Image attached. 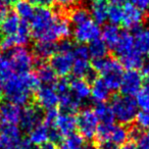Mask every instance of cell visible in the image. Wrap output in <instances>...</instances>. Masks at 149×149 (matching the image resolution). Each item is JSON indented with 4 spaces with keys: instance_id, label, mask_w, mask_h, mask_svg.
<instances>
[{
    "instance_id": "4",
    "label": "cell",
    "mask_w": 149,
    "mask_h": 149,
    "mask_svg": "<svg viewBox=\"0 0 149 149\" xmlns=\"http://www.w3.org/2000/svg\"><path fill=\"white\" fill-rule=\"evenodd\" d=\"M74 46L70 41H62L57 45L55 54L50 59V66L56 76L66 77L72 72L74 64Z\"/></svg>"
},
{
    "instance_id": "37",
    "label": "cell",
    "mask_w": 149,
    "mask_h": 149,
    "mask_svg": "<svg viewBox=\"0 0 149 149\" xmlns=\"http://www.w3.org/2000/svg\"><path fill=\"white\" fill-rule=\"evenodd\" d=\"M138 131H148L149 130V112L145 110H139L134 120Z\"/></svg>"
},
{
    "instance_id": "25",
    "label": "cell",
    "mask_w": 149,
    "mask_h": 149,
    "mask_svg": "<svg viewBox=\"0 0 149 149\" xmlns=\"http://www.w3.org/2000/svg\"><path fill=\"white\" fill-rule=\"evenodd\" d=\"M57 50V45L52 42L38 41L34 46V57L39 60L51 59Z\"/></svg>"
},
{
    "instance_id": "16",
    "label": "cell",
    "mask_w": 149,
    "mask_h": 149,
    "mask_svg": "<svg viewBox=\"0 0 149 149\" xmlns=\"http://www.w3.org/2000/svg\"><path fill=\"white\" fill-rule=\"evenodd\" d=\"M23 139L22 129L17 125H2L0 127L2 149H15Z\"/></svg>"
},
{
    "instance_id": "48",
    "label": "cell",
    "mask_w": 149,
    "mask_h": 149,
    "mask_svg": "<svg viewBox=\"0 0 149 149\" xmlns=\"http://www.w3.org/2000/svg\"><path fill=\"white\" fill-rule=\"evenodd\" d=\"M19 0H0V4H2L3 6H10V5H15Z\"/></svg>"
},
{
    "instance_id": "49",
    "label": "cell",
    "mask_w": 149,
    "mask_h": 149,
    "mask_svg": "<svg viewBox=\"0 0 149 149\" xmlns=\"http://www.w3.org/2000/svg\"><path fill=\"white\" fill-rule=\"evenodd\" d=\"M126 0H109V2H111L112 5H120L125 2Z\"/></svg>"
},
{
    "instance_id": "13",
    "label": "cell",
    "mask_w": 149,
    "mask_h": 149,
    "mask_svg": "<svg viewBox=\"0 0 149 149\" xmlns=\"http://www.w3.org/2000/svg\"><path fill=\"white\" fill-rule=\"evenodd\" d=\"M143 87V74L138 70H131L124 72L120 81V90L122 95L133 96L137 95Z\"/></svg>"
},
{
    "instance_id": "10",
    "label": "cell",
    "mask_w": 149,
    "mask_h": 149,
    "mask_svg": "<svg viewBox=\"0 0 149 149\" xmlns=\"http://www.w3.org/2000/svg\"><path fill=\"white\" fill-rule=\"evenodd\" d=\"M72 33L77 42L81 44H89L94 40L99 39L101 36V29L97 23L89 19L84 23L74 26Z\"/></svg>"
},
{
    "instance_id": "54",
    "label": "cell",
    "mask_w": 149,
    "mask_h": 149,
    "mask_svg": "<svg viewBox=\"0 0 149 149\" xmlns=\"http://www.w3.org/2000/svg\"><path fill=\"white\" fill-rule=\"evenodd\" d=\"M92 1H105V0H92Z\"/></svg>"
},
{
    "instance_id": "38",
    "label": "cell",
    "mask_w": 149,
    "mask_h": 149,
    "mask_svg": "<svg viewBox=\"0 0 149 149\" xmlns=\"http://www.w3.org/2000/svg\"><path fill=\"white\" fill-rule=\"evenodd\" d=\"M107 21L111 25H118L122 22V6L120 5H110L108 6Z\"/></svg>"
},
{
    "instance_id": "22",
    "label": "cell",
    "mask_w": 149,
    "mask_h": 149,
    "mask_svg": "<svg viewBox=\"0 0 149 149\" xmlns=\"http://www.w3.org/2000/svg\"><path fill=\"white\" fill-rule=\"evenodd\" d=\"M135 50H136V46H135L134 35H132V33L128 31L122 32L120 40H118L116 47L113 48V51L118 56V59L132 53Z\"/></svg>"
},
{
    "instance_id": "17",
    "label": "cell",
    "mask_w": 149,
    "mask_h": 149,
    "mask_svg": "<svg viewBox=\"0 0 149 149\" xmlns=\"http://www.w3.org/2000/svg\"><path fill=\"white\" fill-rule=\"evenodd\" d=\"M32 35H31V30L30 27L28 26L27 22L24 23L22 28L17 34H15L11 37L3 38L2 40V45L6 49H13V48H19L24 47L30 42Z\"/></svg>"
},
{
    "instance_id": "21",
    "label": "cell",
    "mask_w": 149,
    "mask_h": 149,
    "mask_svg": "<svg viewBox=\"0 0 149 149\" xmlns=\"http://www.w3.org/2000/svg\"><path fill=\"white\" fill-rule=\"evenodd\" d=\"M42 122V113L39 108L35 106H28L22 112V118L19 120V128L29 132L30 130Z\"/></svg>"
},
{
    "instance_id": "45",
    "label": "cell",
    "mask_w": 149,
    "mask_h": 149,
    "mask_svg": "<svg viewBox=\"0 0 149 149\" xmlns=\"http://www.w3.org/2000/svg\"><path fill=\"white\" fill-rule=\"evenodd\" d=\"M142 68H143V77L146 78L149 82V58L143 63Z\"/></svg>"
},
{
    "instance_id": "44",
    "label": "cell",
    "mask_w": 149,
    "mask_h": 149,
    "mask_svg": "<svg viewBox=\"0 0 149 149\" xmlns=\"http://www.w3.org/2000/svg\"><path fill=\"white\" fill-rule=\"evenodd\" d=\"M98 149H118V146L110 142H101Z\"/></svg>"
},
{
    "instance_id": "46",
    "label": "cell",
    "mask_w": 149,
    "mask_h": 149,
    "mask_svg": "<svg viewBox=\"0 0 149 149\" xmlns=\"http://www.w3.org/2000/svg\"><path fill=\"white\" fill-rule=\"evenodd\" d=\"M40 149H58V148H57V146L54 144V143H52V142H50V141H49V142L41 145V146H40Z\"/></svg>"
},
{
    "instance_id": "11",
    "label": "cell",
    "mask_w": 149,
    "mask_h": 149,
    "mask_svg": "<svg viewBox=\"0 0 149 149\" xmlns=\"http://www.w3.org/2000/svg\"><path fill=\"white\" fill-rule=\"evenodd\" d=\"M49 128L55 131L58 135L63 138L68 135L74 133V130L77 129V118L74 116V113L57 110L53 122L51 123Z\"/></svg>"
},
{
    "instance_id": "28",
    "label": "cell",
    "mask_w": 149,
    "mask_h": 149,
    "mask_svg": "<svg viewBox=\"0 0 149 149\" xmlns=\"http://www.w3.org/2000/svg\"><path fill=\"white\" fill-rule=\"evenodd\" d=\"M135 46L141 55L149 56V27L138 30L134 36Z\"/></svg>"
},
{
    "instance_id": "40",
    "label": "cell",
    "mask_w": 149,
    "mask_h": 149,
    "mask_svg": "<svg viewBox=\"0 0 149 149\" xmlns=\"http://www.w3.org/2000/svg\"><path fill=\"white\" fill-rule=\"evenodd\" d=\"M28 2H30L34 6L38 7H49L52 5L56 0H27Z\"/></svg>"
},
{
    "instance_id": "55",
    "label": "cell",
    "mask_w": 149,
    "mask_h": 149,
    "mask_svg": "<svg viewBox=\"0 0 149 149\" xmlns=\"http://www.w3.org/2000/svg\"><path fill=\"white\" fill-rule=\"evenodd\" d=\"M0 52H1V47H0Z\"/></svg>"
},
{
    "instance_id": "33",
    "label": "cell",
    "mask_w": 149,
    "mask_h": 149,
    "mask_svg": "<svg viewBox=\"0 0 149 149\" xmlns=\"http://www.w3.org/2000/svg\"><path fill=\"white\" fill-rule=\"evenodd\" d=\"M120 62L122 63L123 68H126L128 70H137L138 68H142L143 65V56L139 53L138 50H135L132 53L128 54V55L124 56L123 58H120Z\"/></svg>"
},
{
    "instance_id": "9",
    "label": "cell",
    "mask_w": 149,
    "mask_h": 149,
    "mask_svg": "<svg viewBox=\"0 0 149 149\" xmlns=\"http://www.w3.org/2000/svg\"><path fill=\"white\" fill-rule=\"evenodd\" d=\"M77 128L80 132V135L84 139H93L96 137L99 120L95 114L94 109L91 108H84L80 111L77 116Z\"/></svg>"
},
{
    "instance_id": "18",
    "label": "cell",
    "mask_w": 149,
    "mask_h": 149,
    "mask_svg": "<svg viewBox=\"0 0 149 149\" xmlns=\"http://www.w3.org/2000/svg\"><path fill=\"white\" fill-rule=\"evenodd\" d=\"M68 87H70V94L81 104H83L90 98L91 87L85 79L74 77V79L68 81Z\"/></svg>"
},
{
    "instance_id": "31",
    "label": "cell",
    "mask_w": 149,
    "mask_h": 149,
    "mask_svg": "<svg viewBox=\"0 0 149 149\" xmlns=\"http://www.w3.org/2000/svg\"><path fill=\"white\" fill-rule=\"evenodd\" d=\"M40 85H53L56 81V74L50 64H41L36 74Z\"/></svg>"
},
{
    "instance_id": "8",
    "label": "cell",
    "mask_w": 149,
    "mask_h": 149,
    "mask_svg": "<svg viewBox=\"0 0 149 149\" xmlns=\"http://www.w3.org/2000/svg\"><path fill=\"white\" fill-rule=\"evenodd\" d=\"M90 55L88 48L84 45L74 46V64L72 72L76 78H89L93 72V68L90 62Z\"/></svg>"
},
{
    "instance_id": "5",
    "label": "cell",
    "mask_w": 149,
    "mask_h": 149,
    "mask_svg": "<svg viewBox=\"0 0 149 149\" xmlns=\"http://www.w3.org/2000/svg\"><path fill=\"white\" fill-rule=\"evenodd\" d=\"M109 106L112 110L114 120H116L120 125H124V126L132 124L139 111L136 99L131 96H116L111 100V104Z\"/></svg>"
},
{
    "instance_id": "1",
    "label": "cell",
    "mask_w": 149,
    "mask_h": 149,
    "mask_svg": "<svg viewBox=\"0 0 149 149\" xmlns=\"http://www.w3.org/2000/svg\"><path fill=\"white\" fill-rule=\"evenodd\" d=\"M32 37L37 41L54 42L65 39L70 35V23L49 7H38L30 19Z\"/></svg>"
},
{
    "instance_id": "53",
    "label": "cell",
    "mask_w": 149,
    "mask_h": 149,
    "mask_svg": "<svg viewBox=\"0 0 149 149\" xmlns=\"http://www.w3.org/2000/svg\"><path fill=\"white\" fill-rule=\"evenodd\" d=\"M0 149H2V143H1V140H0Z\"/></svg>"
},
{
    "instance_id": "29",
    "label": "cell",
    "mask_w": 149,
    "mask_h": 149,
    "mask_svg": "<svg viewBox=\"0 0 149 149\" xmlns=\"http://www.w3.org/2000/svg\"><path fill=\"white\" fill-rule=\"evenodd\" d=\"M85 145V139L78 133L63 137L59 142L60 149H83Z\"/></svg>"
},
{
    "instance_id": "52",
    "label": "cell",
    "mask_w": 149,
    "mask_h": 149,
    "mask_svg": "<svg viewBox=\"0 0 149 149\" xmlns=\"http://www.w3.org/2000/svg\"><path fill=\"white\" fill-rule=\"evenodd\" d=\"M2 97H3V91H2V89H1V87H0V101H1Z\"/></svg>"
},
{
    "instance_id": "27",
    "label": "cell",
    "mask_w": 149,
    "mask_h": 149,
    "mask_svg": "<svg viewBox=\"0 0 149 149\" xmlns=\"http://www.w3.org/2000/svg\"><path fill=\"white\" fill-rule=\"evenodd\" d=\"M108 5L105 1H92L90 6V17L98 25L107 21Z\"/></svg>"
},
{
    "instance_id": "34",
    "label": "cell",
    "mask_w": 149,
    "mask_h": 149,
    "mask_svg": "<svg viewBox=\"0 0 149 149\" xmlns=\"http://www.w3.org/2000/svg\"><path fill=\"white\" fill-rule=\"evenodd\" d=\"M94 111L99 120V125H111L114 124V116L109 105L105 103L97 104Z\"/></svg>"
},
{
    "instance_id": "3",
    "label": "cell",
    "mask_w": 149,
    "mask_h": 149,
    "mask_svg": "<svg viewBox=\"0 0 149 149\" xmlns=\"http://www.w3.org/2000/svg\"><path fill=\"white\" fill-rule=\"evenodd\" d=\"M93 70L101 76L102 81L107 85L110 91L120 89L124 68L118 59L106 56L102 59L95 60Z\"/></svg>"
},
{
    "instance_id": "50",
    "label": "cell",
    "mask_w": 149,
    "mask_h": 149,
    "mask_svg": "<svg viewBox=\"0 0 149 149\" xmlns=\"http://www.w3.org/2000/svg\"><path fill=\"white\" fill-rule=\"evenodd\" d=\"M5 13H4V6H3L2 4H0V21H1V19H2L3 17H4Z\"/></svg>"
},
{
    "instance_id": "35",
    "label": "cell",
    "mask_w": 149,
    "mask_h": 149,
    "mask_svg": "<svg viewBox=\"0 0 149 149\" xmlns=\"http://www.w3.org/2000/svg\"><path fill=\"white\" fill-rule=\"evenodd\" d=\"M136 102L140 110L149 112V83L143 86L136 95Z\"/></svg>"
},
{
    "instance_id": "20",
    "label": "cell",
    "mask_w": 149,
    "mask_h": 149,
    "mask_svg": "<svg viewBox=\"0 0 149 149\" xmlns=\"http://www.w3.org/2000/svg\"><path fill=\"white\" fill-rule=\"evenodd\" d=\"M24 23L15 13H6L0 21V33L4 38L11 37L19 31Z\"/></svg>"
},
{
    "instance_id": "6",
    "label": "cell",
    "mask_w": 149,
    "mask_h": 149,
    "mask_svg": "<svg viewBox=\"0 0 149 149\" xmlns=\"http://www.w3.org/2000/svg\"><path fill=\"white\" fill-rule=\"evenodd\" d=\"M96 137L99 142H110L116 146H123L128 142L131 133L124 125H99Z\"/></svg>"
},
{
    "instance_id": "47",
    "label": "cell",
    "mask_w": 149,
    "mask_h": 149,
    "mask_svg": "<svg viewBox=\"0 0 149 149\" xmlns=\"http://www.w3.org/2000/svg\"><path fill=\"white\" fill-rule=\"evenodd\" d=\"M120 149H139V148H138V146H137L136 143H134V142H127L126 144L123 145Z\"/></svg>"
},
{
    "instance_id": "26",
    "label": "cell",
    "mask_w": 149,
    "mask_h": 149,
    "mask_svg": "<svg viewBox=\"0 0 149 149\" xmlns=\"http://www.w3.org/2000/svg\"><path fill=\"white\" fill-rule=\"evenodd\" d=\"M120 34H122V31L118 29V26L111 25V24L106 25L103 28V30H101L102 41L106 44L108 49L110 48V49L113 50V48L116 47L118 40H120Z\"/></svg>"
},
{
    "instance_id": "41",
    "label": "cell",
    "mask_w": 149,
    "mask_h": 149,
    "mask_svg": "<svg viewBox=\"0 0 149 149\" xmlns=\"http://www.w3.org/2000/svg\"><path fill=\"white\" fill-rule=\"evenodd\" d=\"M131 3L137 6L142 11L149 10V0H130Z\"/></svg>"
},
{
    "instance_id": "12",
    "label": "cell",
    "mask_w": 149,
    "mask_h": 149,
    "mask_svg": "<svg viewBox=\"0 0 149 149\" xmlns=\"http://www.w3.org/2000/svg\"><path fill=\"white\" fill-rule=\"evenodd\" d=\"M54 86L59 96V105L61 106L62 110L70 113H74L77 111L82 104L70 94L68 80H59L56 82Z\"/></svg>"
},
{
    "instance_id": "30",
    "label": "cell",
    "mask_w": 149,
    "mask_h": 149,
    "mask_svg": "<svg viewBox=\"0 0 149 149\" xmlns=\"http://www.w3.org/2000/svg\"><path fill=\"white\" fill-rule=\"evenodd\" d=\"M87 48H88V52H89L90 57L94 60L102 59V58L107 56L108 47L100 38L99 39L94 40L91 43H89V46H88Z\"/></svg>"
},
{
    "instance_id": "43",
    "label": "cell",
    "mask_w": 149,
    "mask_h": 149,
    "mask_svg": "<svg viewBox=\"0 0 149 149\" xmlns=\"http://www.w3.org/2000/svg\"><path fill=\"white\" fill-rule=\"evenodd\" d=\"M56 1L62 8H70L72 5H74L77 0H56Z\"/></svg>"
},
{
    "instance_id": "23",
    "label": "cell",
    "mask_w": 149,
    "mask_h": 149,
    "mask_svg": "<svg viewBox=\"0 0 149 149\" xmlns=\"http://www.w3.org/2000/svg\"><path fill=\"white\" fill-rule=\"evenodd\" d=\"M51 129L44 122H41L37 126L29 131V139L28 140L35 146H41L45 143L49 142Z\"/></svg>"
},
{
    "instance_id": "36",
    "label": "cell",
    "mask_w": 149,
    "mask_h": 149,
    "mask_svg": "<svg viewBox=\"0 0 149 149\" xmlns=\"http://www.w3.org/2000/svg\"><path fill=\"white\" fill-rule=\"evenodd\" d=\"M89 19H91L89 11L83 7H76V8L72 9L70 13V19L74 26L84 23Z\"/></svg>"
},
{
    "instance_id": "2",
    "label": "cell",
    "mask_w": 149,
    "mask_h": 149,
    "mask_svg": "<svg viewBox=\"0 0 149 149\" xmlns=\"http://www.w3.org/2000/svg\"><path fill=\"white\" fill-rule=\"evenodd\" d=\"M40 86L36 74L32 72L17 74L10 72L0 78V87L8 102L19 106L27 105L34 91Z\"/></svg>"
},
{
    "instance_id": "42",
    "label": "cell",
    "mask_w": 149,
    "mask_h": 149,
    "mask_svg": "<svg viewBox=\"0 0 149 149\" xmlns=\"http://www.w3.org/2000/svg\"><path fill=\"white\" fill-rule=\"evenodd\" d=\"M15 149H36V146L32 144L28 139H23Z\"/></svg>"
},
{
    "instance_id": "14",
    "label": "cell",
    "mask_w": 149,
    "mask_h": 149,
    "mask_svg": "<svg viewBox=\"0 0 149 149\" xmlns=\"http://www.w3.org/2000/svg\"><path fill=\"white\" fill-rule=\"evenodd\" d=\"M36 101L41 108L55 109L59 104V96L54 85H40L36 90Z\"/></svg>"
},
{
    "instance_id": "7",
    "label": "cell",
    "mask_w": 149,
    "mask_h": 149,
    "mask_svg": "<svg viewBox=\"0 0 149 149\" xmlns=\"http://www.w3.org/2000/svg\"><path fill=\"white\" fill-rule=\"evenodd\" d=\"M6 56L11 70L17 74L31 72L35 64L34 54L25 47L13 48L6 54Z\"/></svg>"
},
{
    "instance_id": "51",
    "label": "cell",
    "mask_w": 149,
    "mask_h": 149,
    "mask_svg": "<svg viewBox=\"0 0 149 149\" xmlns=\"http://www.w3.org/2000/svg\"><path fill=\"white\" fill-rule=\"evenodd\" d=\"M83 149H97V148H95L93 145H85V147Z\"/></svg>"
},
{
    "instance_id": "15",
    "label": "cell",
    "mask_w": 149,
    "mask_h": 149,
    "mask_svg": "<svg viewBox=\"0 0 149 149\" xmlns=\"http://www.w3.org/2000/svg\"><path fill=\"white\" fill-rule=\"evenodd\" d=\"M144 21V11L132 3H126L122 6L120 25L128 30H137Z\"/></svg>"
},
{
    "instance_id": "39",
    "label": "cell",
    "mask_w": 149,
    "mask_h": 149,
    "mask_svg": "<svg viewBox=\"0 0 149 149\" xmlns=\"http://www.w3.org/2000/svg\"><path fill=\"white\" fill-rule=\"evenodd\" d=\"M134 137L137 141V146L139 149H149V130L145 132H136Z\"/></svg>"
},
{
    "instance_id": "24",
    "label": "cell",
    "mask_w": 149,
    "mask_h": 149,
    "mask_svg": "<svg viewBox=\"0 0 149 149\" xmlns=\"http://www.w3.org/2000/svg\"><path fill=\"white\" fill-rule=\"evenodd\" d=\"M91 87V94L90 97L92 98L94 102H96L97 104H102L105 103L110 97V89L107 87L105 83L102 81V79H95L93 80L92 84L90 85Z\"/></svg>"
},
{
    "instance_id": "19",
    "label": "cell",
    "mask_w": 149,
    "mask_h": 149,
    "mask_svg": "<svg viewBox=\"0 0 149 149\" xmlns=\"http://www.w3.org/2000/svg\"><path fill=\"white\" fill-rule=\"evenodd\" d=\"M22 112L21 106L7 101L0 105V120L3 125H19Z\"/></svg>"
},
{
    "instance_id": "32",
    "label": "cell",
    "mask_w": 149,
    "mask_h": 149,
    "mask_svg": "<svg viewBox=\"0 0 149 149\" xmlns=\"http://www.w3.org/2000/svg\"><path fill=\"white\" fill-rule=\"evenodd\" d=\"M35 13V7L27 0H19L15 4V13L24 22H30Z\"/></svg>"
}]
</instances>
